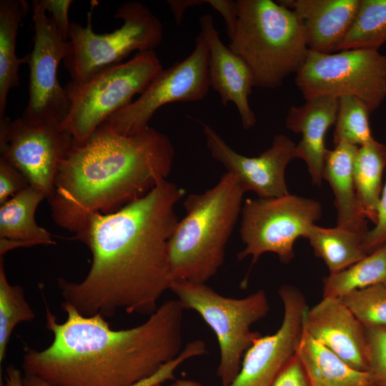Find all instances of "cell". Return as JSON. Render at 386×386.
<instances>
[{
	"instance_id": "6da1fadb",
	"label": "cell",
	"mask_w": 386,
	"mask_h": 386,
	"mask_svg": "<svg viewBox=\"0 0 386 386\" xmlns=\"http://www.w3.org/2000/svg\"><path fill=\"white\" fill-rule=\"evenodd\" d=\"M184 195L164 179L115 212L90 214L76 238L89 249L91 267L82 281L57 279L62 303L88 317L152 314L174 281L168 244L179 222L174 207Z\"/></svg>"
},
{
	"instance_id": "7a4b0ae2",
	"label": "cell",
	"mask_w": 386,
	"mask_h": 386,
	"mask_svg": "<svg viewBox=\"0 0 386 386\" xmlns=\"http://www.w3.org/2000/svg\"><path fill=\"white\" fill-rule=\"evenodd\" d=\"M45 305L53 340L42 350L26 349L22 369L54 386H133L183 349L185 310L177 299L164 302L143 323L123 330L62 302L67 317L60 323L46 301Z\"/></svg>"
},
{
	"instance_id": "3957f363",
	"label": "cell",
	"mask_w": 386,
	"mask_h": 386,
	"mask_svg": "<svg viewBox=\"0 0 386 386\" xmlns=\"http://www.w3.org/2000/svg\"><path fill=\"white\" fill-rule=\"evenodd\" d=\"M174 157L170 139L152 127L127 136L101 124L60 165L48 199L54 222L76 233L90 214L115 212L167 179Z\"/></svg>"
},
{
	"instance_id": "277c9868",
	"label": "cell",
	"mask_w": 386,
	"mask_h": 386,
	"mask_svg": "<svg viewBox=\"0 0 386 386\" xmlns=\"http://www.w3.org/2000/svg\"><path fill=\"white\" fill-rule=\"evenodd\" d=\"M245 193L226 172L216 185L184 201L186 212L169 241L172 277L206 283L222 267L227 243L242 211Z\"/></svg>"
},
{
	"instance_id": "5b68a950",
	"label": "cell",
	"mask_w": 386,
	"mask_h": 386,
	"mask_svg": "<svg viewBox=\"0 0 386 386\" xmlns=\"http://www.w3.org/2000/svg\"><path fill=\"white\" fill-rule=\"evenodd\" d=\"M229 47L249 67L254 86L275 89L296 74L307 56L301 22L278 1L237 0Z\"/></svg>"
},
{
	"instance_id": "8992f818",
	"label": "cell",
	"mask_w": 386,
	"mask_h": 386,
	"mask_svg": "<svg viewBox=\"0 0 386 386\" xmlns=\"http://www.w3.org/2000/svg\"><path fill=\"white\" fill-rule=\"evenodd\" d=\"M184 310L198 313L215 335L219 349L217 374L222 386L229 385L239 372L242 358L260 336L252 326L267 316L269 303L259 290L242 298L219 294L205 283L174 279L170 290Z\"/></svg>"
},
{
	"instance_id": "52a82bcc",
	"label": "cell",
	"mask_w": 386,
	"mask_h": 386,
	"mask_svg": "<svg viewBox=\"0 0 386 386\" xmlns=\"http://www.w3.org/2000/svg\"><path fill=\"white\" fill-rule=\"evenodd\" d=\"M163 69L154 50L137 52L129 61L99 69L64 86L69 103L61 127L74 143L87 139L102 124L141 94Z\"/></svg>"
},
{
	"instance_id": "ba28073f",
	"label": "cell",
	"mask_w": 386,
	"mask_h": 386,
	"mask_svg": "<svg viewBox=\"0 0 386 386\" xmlns=\"http://www.w3.org/2000/svg\"><path fill=\"white\" fill-rule=\"evenodd\" d=\"M87 23L83 26L71 22L67 54L63 60L71 80H83L96 71L122 62L134 51H152L163 39L160 20L142 3L133 1L122 4L114 17L123 20L120 28L105 34L92 29L91 3Z\"/></svg>"
},
{
	"instance_id": "9c48e42d",
	"label": "cell",
	"mask_w": 386,
	"mask_h": 386,
	"mask_svg": "<svg viewBox=\"0 0 386 386\" xmlns=\"http://www.w3.org/2000/svg\"><path fill=\"white\" fill-rule=\"evenodd\" d=\"M295 81L305 99L352 96L372 113L386 100V54L367 49L309 50Z\"/></svg>"
},
{
	"instance_id": "30bf717a",
	"label": "cell",
	"mask_w": 386,
	"mask_h": 386,
	"mask_svg": "<svg viewBox=\"0 0 386 386\" xmlns=\"http://www.w3.org/2000/svg\"><path fill=\"white\" fill-rule=\"evenodd\" d=\"M321 204L311 198L287 194L275 198L247 199L242 204L239 233L245 244L237 259L252 257L251 266L266 252L274 253L282 263L294 258V244L305 237L320 219Z\"/></svg>"
},
{
	"instance_id": "8fae6325",
	"label": "cell",
	"mask_w": 386,
	"mask_h": 386,
	"mask_svg": "<svg viewBox=\"0 0 386 386\" xmlns=\"http://www.w3.org/2000/svg\"><path fill=\"white\" fill-rule=\"evenodd\" d=\"M208 61V46L199 33L187 58L163 69L136 100L113 114L103 124L120 134L132 136L148 129L149 120L162 107L202 100L210 87Z\"/></svg>"
},
{
	"instance_id": "7c38bea8",
	"label": "cell",
	"mask_w": 386,
	"mask_h": 386,
	"mask_svg": "<svg viewBox=\"0 0 386 386\" xmlns=\"http://www.w3.org/2000/svg\"><path fill=\"white\" fill-rule=\"evenodd\" d=\"M73 144L71 134L61 124L30 122L21 117L0 120V158L18 169L47 199Z\"/></svg>"
},
{
	"instance_id": "4fadbf2b",
	"label": "cell",
	"mask_w": 386,
	"mask_h": 386,
	"mask_svg": "<svg viewBox=\"0 0 386 386\" xmlns=\"http://www.w3.org/2000/svg\"><path fill=\"white\" fill-rule=\"evenodd\" d=\"M31 5L34 38L28 62L29 96L21 117L30 122L62 124L69 103L64 87L57 79V68L67 54L69 43L40 1L33 0Z\"/></svg>"
},
{
	"instance_id": "5bb4252c",
	"label": "cell",
	"mask_w": 386,
	"mask_h": 386,
	"mask_svg": "<svg viewBox=\"0 0 386 386\" xmlns=\"http://www.w3.org/2000/svg\"><path fill=\"white\" fill-rule=\"evenodd\" d=\"M279 295L283 318L277 331L260 335L246 351L239 373L227 386H272L290 360L297 353L307 310L302 292L292 285H282Z\"/></svg>"
},
{
	"instance_id": "9a60e30c",
	"label": "cell",
	"mask_w": 386,
	"mask_h": 386,
	"mask_svg": "<svg viewBox=\"0 0 386 386\" xmlns=\"http://www.w3.org/2000/svg\"><path fill=\"white\" fill-rule=\"evenodd\" d=\"M207 148L212 157L234 175L246 192L259 198L289 194L285 180L288 164L295 158V143L283 134L274 137L271 147L258 157H249L232 149L210 126L202 123Z\"/></svg>"
},
{
	"instance_id": "2e32d148",
	"label": "cell",
	"mask_w": 386,
	"mask_h": 386,
	"mask_svg": "<svg viewBox=\"0 0 386 386\" xmlns=\"http://www.w3.org/2000/svg\"><path fill=\"white\" fill-rule=\"evenodd\" d=\"M303 331L350 367L368 372L369 348L365 327L340 298L323 297L307 309Z\"/></svg>"
},
{
	"instance_id": "e0dca14e",
	"label": "cell",
	"mask_w": 386,
	"mask_h": 386,
	"mask_svg": "<svg viewBox=\"0 0 386 386\" xmlns=\"http://www.w3.org/2000/svg\"><path fill=\"white\" fill-rule=\"evenodd\" d=\"M199 24L209 51V86L219 94L224 106L234 104L243 128L251 129L257 123L249 103V96L254 87L252 73L246 63L222 42L212 15L202 16Z\"/></svg>"
},
{
	"instance_id": "ac0fdd59",
	"label": "cell",
	"mask_w": 386,
	"mask_h": 386,
	"mask_svg": "<svg viewBox=\"0 0 386 386\" xmlns=\"http://www.w3.org/2000/svg\"><path fill=\"white\" fill-rule=\"evenodd\" d=\"M299 18L310 51L332 54L340 47L356 16L360 0H280Z\"/></svg>"
},
{
	"instance_id": "d6986e66",
	"label": "cell",
	"mask_w": 386,
	"mask_h": 386,
	"mask_svg": "<svg viewBox=\"0 0 386 386\" xmlns=\"http://www.w3.org/2000/svg\"><path fill=\"white\" fill-rule=\"evenodd\" d=\"M338 111V98L317 96L305 99L303 104L292 106L286 117L288 130L300 134L295 146V158L302 159L314 184L320 187L327 149L325 137L335 125Z\"/></svg>"
},
{
	"instance_id": "ffe728a7",
	"label": "cell",
	"mask_w": 386,
	"mask_h": 386,
	"mask_svg": "<svg viewBox=\"0 0 386 386\" xmlns=\"http://www.w3.org/2000/svg\"><path fill=\"white\" fill-rule=\"evenodd\" d=\"M359 147L345 142L328 149L322 169V179L332 189L337 212V226L366 234L367 219L361 212L357 197L353 167Z\"/></svg>"
},
{
	"instance_id": "44dd1931",
	"label": "cell",
	"mask_w": 386,
	"mask_h": 386,
	"mask_svg": "<svg viewBox=\"0 0 386 386\" xmlns=\"http://www.w3.org/2000/svg\"><path fill=\"white\" fill-rule=\"evenodd\" d=\"M45 199L42 191L30 185L0 205V257L18 247L55 244L35 220L37 207Z\"/></svg>"
},
{
	"instance_id": "7402d4cb",
	"label": "cell",
	"mask_w": 386,
	"mask_h": 386,
	"mask_svg": "<svg viewBox=\"0 0 386 386\" xmlns=\"http://www.w3.org/2000/svg\"><path fill=\"white\" fill-rule=\"evenodd\" d=\"M297 355L311 386H375L369 372L350 367L304 331Z\"/></svg>"
},
{
	"instance_id": "603a6c76",
	"label": "cell",
	"mask_w": 386,
	"mask_h": 386,
	"mask_svg": "<svg viewBox=\"0 0 386 386\" xmlns=\"http://www.w3.org/2000/svg\"><path fill=\"white\" fill-rule=\"evenodd\" d=\"M29 9L25 0L0 1V120L6 117L10 90L19 84V68L29 62V55L22 58L16 55L17 34Z\"/></svg>"
},
{
	"instance_id": "cb8c5ba5",
	"label": "cell",
	"mask_w": 386,
	"mask_h": 386,
	"mask_svg": "<svg viewBox=\"0 0 386 386\" xmlns=\"http://www.w3.org/2000/svg\"><path fill=\"white\" fill-rule=\"evenodd\" d=\"M386 167V146L375 139L358 147L353 167L357 200L362 213L375 224Z\"/></svg>"
},
{
	"instance_id": "d4e9b609",
	"label": "cell",
	"mask_w": 386,
	"mask_h": 386,
	"mask_svg": "<svg viewBox=\"0 0 386 386\" xmlns=\"http://www.w3.org/2000/svg\"><path fill=\"white\" fill-rule=\"evenodd\" d=\"M365 234L336 226L327 228L313 224L306 239L313 252L327 265L330 274L342 271L365 257Z\"/></svg>"
},
{
	"instance_id": "484cf974",
	"label": "cell",
	"mask_w": 386,
	"mask_h": 386,
	"mask_svg": "<svg viewBox=\"0 0 386 386\" xmlns=\"http://www.w3.org/2000/svg\"><path fill=\"white\" fill-rule=\"evenodd\" d=\"M379 284H386V243L347 269L325 277L323 297L341 298Z\"/></svg>"
},
{
	"instance_id": "4316f807",
	"label": "cell",
	"mask_w": 386,
	"mask_h": 386,
	"mask_svg": "<svg viewBox=\"0 0 386 386\" xmlns=\"http://www.w3.org/2000/svg\"><path fill=\"white\" fill-rule=\"evenodd\" d=\"M385 43L386 0H360L355 20L339 51H379Z\"/></svg>"
},
{
	"instance_id": "83f0119b",
	"label": "cell",
	"mask_w": 386,
	"mask_h": 386,
	"mask_svg": "<svg viewBox=\"0 0 386 386\" xmlns=\"http://www.w3.org/2000/svg\"><path fill=\"white\" fill-rule=\"evenodd\" d=\"M35 313L20 285L7 279L4 257H0V362L4 361L11 334L20 323L31 322Z\"/></svg>"
},
{
	"instance_id": "f1b7e54d",
	"label": "cell",
	"mask_w": 386,
	"mask_h": 386,
	"mask_svg": "<svg viewBox=\"0 0 386 386\" xmlns=\"http://www.w3.org/2000/svg\"><path fill=\"white\" fill-rule=\"evenodd\" d=\"M371 112L366 104L352 96L338 98V111L333 132V142H345L360 147L373 140L370 127Z\"/></svg>"
},
{
	"instance_id": "f546056e",
	"label": "cell",
	"mask_w": 386,
	"mask_h": 386,
	"mask_svg": "<svg viewBox=\"0 0 386 386\" xmlns=\"http://www.w3.org/2000/svg\"><path fill=\"white\" fill-rule=\"evenodd\" d=\"M340 299L365 327L386 328V284L358 290Z\"/></svg>"
},
{
	"instance_id": "4dcf8cb0",
	"label": "cell",
	"mask_w": 386,
	"mask_h": 386,
	"mask_svg": "<svg viewBox=\"0 0 386 386\" xmlns=\"http://www.w3.org/2000/svg\"><path fill=\"white\" fill-rule=\"evenodd\" d=\"M204 352V349L202 344L197 340H193L182 349L177 357L165 363L152 376L133 386H152L174 380V373L182 364L192 358L203 355ZM23 382L24 386H54L33 375H24Z\"/></svg>"
},
{
	"instance_id": "1f68e13d",
	"label": "cell",
	"mask_w": 386,
	"mask_h": 386,
	"mask_svg": "<svg viewBox=\"0 0 386 386\" xmlns=\"http://www.w3.org/2000/svg\"><path fill=\"white\" fill-rule=\"evenodd\" d=\"M369 348V368L375 386H386V328L365 327Z\"/></svg>"
},
{
	"instance_id": "d6a6232c",
	"label": "cell",
	"mask_w": 386,
	"mask_h": 386,
	"mask_svg": "<svg viewBox=\"0 0 386 386\" xmlns=\"http://www.w3.org/2000/svg\"><path fill=\"white\" fill-rule=\"evenodd\" d=\"M29 186L18 169L0 158V205Z\"/></svg>"
},
{
	"instance_id": "836d02e7",
	"label": "cell",
	"mask_w": 386,
	"mask_h": 386,
	"mask_svg": "<svg viewBox=\"0 0 386 386\" xmlns=\"http://www.w3.org/2000/svg\"><path fill=\"white\" fill-rule=\"evenodd\" d=\"M386 146V133L385 143ZM386 243V182L383 185L377 219L373 228L365 236L362 248L367 254Z\"/></svg>"
},
{
	"instance_id": "e575fe53",
	"label": "cell",
	"mask_w": 386,
	"mask_h": 386,
	"mask_svg": "<svg viewBox=\"0 0 386 386\" xmlns=\"http://www.w3.org/2000/svg\"><path fill=\"white\" fill-rule=\"evenodd\" d=\"M41 6L51 15L59 34L66 41L69 40L71 22L69 19V9L71 0H39Z\"/></svg>"
},
{
	"instance_id": "d590c367",
	"label": "cell",
	"mask_w": 386,
	"mask_h": 386,
	"mask_svg": "<svg viewBox=\"0 0 386 386\" xmlns=\"http://www.w3.org/2000/svg\"><path fill=\"white\" fill-rule=\"evenodd\" d=\"M272 386H311L297 353L282 369Z\"/></svg>"
},
{
	"instance_id": "8d00e7d4",
	"label": "cell",
	"mask_w": 386,
	"mask_h": 386,
	"mask_svg": "<svg viewBox=\"0 0 386 386\" xmlns=\"http://www.w3.org/2000/svg\"><path fill=\"white\" fill-rule=\"evenodd\" d=\"M207 4L210 5L223 18L228 36H229L236 24L237 19V1L231 0H207Z\"/></svg>"
},
{
	"instance_id": "74e56055",
	"label": "cell",
	"mask_w": 386,
	"mask_h": 386,
	"mask_svg": "<svg viewBox=\"0 0 386 386\" xmlns=\"http://www.w3.org/2000/svg\"><path fill=\"white\" fill-rule=\"evenodd\" d=\"M167 2L177 24L181 23L184 13L188 8L206 4L204 0H169Z\"/></svg>"
},
{
	"instance_id": "f35d334b",
	"label": "cell",
	"mask_w": 386,
	"mask_h": 386,
	"mask_svg": "<svg viewBox=\"0 0 386 386\" xmlns=\"http://www.w3.org/2000/svg\"><path fill=\"white\" fill-rule=\"evenodd\" d=\"M21 372L13 365H9L6 370L5 382L1 386H24Z\"/></svg>"
},
{
	"instance_id": "ab89813d",
	"label": "cell",
	"mask_w": 386,
	"mask_h": 386,
	"mask_svg": "<svg viewBox=\"0 0 386 386\" xmlns=\"http://www.w3.org/2000/svg\"><path fill=\"white\" fill-rule=\"evenodd\" d=\"M152 386H164L161 384H157ZM169 386H202V385L196 380H189V379H180L176 380L174 383H172Z\"/></svg>"
}]
</instances>
